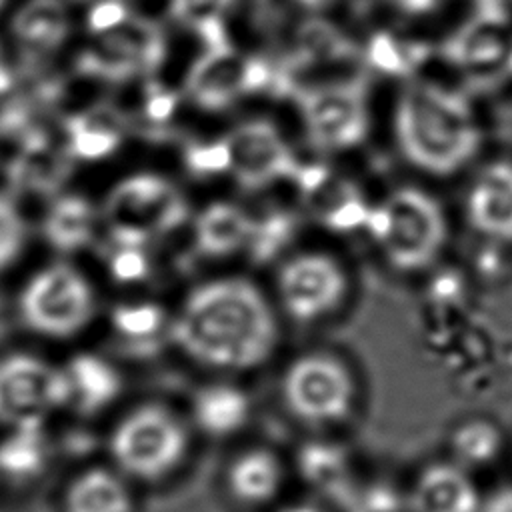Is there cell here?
Segmentation results:
<instances>
[{
	"label": "cell",
	"instance_id": "7a4b0ae2",
	"mask_svg": "<svg viewBox=\"0 0 512 512\" xmlns=\"http://www.w3.org/2000/svg\"><path fill=\"white\" fill-rule=\"evenodd\" d=\"M392 140L402 160L420 174L446 178L480 152L484 128L474 102L438 80H408L392 104Z\"/></svg>",
	"mask_w": 512,
	"mask_h": 512
},
{
	"label": "cell",
	"instance_id": "8fae6325",
	"mask_svg": "<svg viewBox=\"0 0 512 512\" xmlns=\"http://www.w3.org/2000/svg\"><path fill=\"white\" fill-rule=\"evenodd\" d=\"M68 404L70 390L62 366L32 354H10L0 360V424L42 426Z\"/></svg>",
	"mask_w": 512,
	"mask_h": 512
},
{
	"label": "cell",
	"instance_id": "9a60e30c",
	"mask_svg": "<svg viewBox=\"0 0 512 512\" xmlns=\"http://www.w3.org/2000/svg\"><path fill=\"white\" fill-rule=\"evenodd\" d=\"M298 194L332 230L364 228L370 206L360 188L324 162H300L294 176Z\"/></svg>",
	"mask_w": 512,
	"mask_h": 512
},
{
	"label": "cell",
	"instance_id": "d4e9b609",
	"mask_svg": "<svg viewBox=\"0 0 512 512\" xmlns=\"http://www.w3.org/2000/svg\"><path fill=\"white\" fill-rule=\"evenodd\" d=\"M502 432L488 418L462 420L450 434L452 462L464 470L492 464L502 450Z\"/></svg>",
	"mask_w": 512,
	"mask_h": 512
},
{
	"label": "cell",
	"instance_id": "30bf717a",
	"mask_svg": "<svg viewBox=\"0 0 512 512\" xmlns=\"http://www.w3.org/2000/svg\"><path fill=\"white\" fill-rule=\"evenodd\" d=\"M224 176L246 190L292 180L300 160L286 134L268 118H246L220 136Z\"/></svg>",
	"mask_w": 512,
	"mask_h": 512
},
{
	"label": "cell",
	"instance_id": "6da1fadb",
	"mask_svg": "<svg viewBox=\"0 0 512 512\" xmlns=\"http://www.w3.org/2000/svg\"><path fill=\"white\" fill-rule=\"evenodd\" d=\"M168 336L202 366L242 372L270 358L278 342V322L256 284L228 276L192 288L168 320Z\"/></svg>",
	"mask_w": 512,
	"mask_h": 512
},
{
	"label": "cell",
	"instance_id": "1f68e13d",
	"mask_svg": "<svg viewBox=\"0 0 512 512\" xmlns=\"http://www.w3.org/2000/svg\"><path fill=\"white\" fill-rule=\"evenodd\" d=\"M286 2L306 18H324L328 12H332L336 6L342 4V0H286Z\"/></svg>",
	"mask_w": 512,
	"mask_h": 512
},
{
	"label": "cell",
	"instance_id": "4316f807",
	"mask_svg": "<svg viewBox=\"0 0 512 512\" xmlns=\"http://www.w3.org/2000/svg\"><path fill=\"white\" fill-rule=\"evenodd\" d=\"M46 458L42 426L10 428V434L0 442V470L24 478L38 472Z\"/></svg>",
	"mask_w": 512,
	"mask_h": 512
},
{
	"label": "cell",
	"instance_id": "ba28073f",
	"mask_svg": "<svg viewBox=\"0 0 512 512\" xmlns=\"http://www.w3.org/2000/svg\"><path fill=\"white\" fill-rule=\"evenodd\" d=\"M94 310L96 298L90 280L68 262L36 270L18 298L24 326L52 340L80 334L90 324Z\"/></svg>",
	"mask_w": 512,
	"mask_h": 512
},
{
	"label": "cell",
	"instance_id": "603a6c76",
	"mask_svg": "<svg viewBox=\"0 0 512 512\" xmlns=\"http://www.w3.org/2000/svg\"><path fill=\"white\" fill-rule=\"evenodd\" d=\"M192 420L212 438L232 436L250 420V398L234 384L202 386L192 398Z\"/></svg>",
	"mask_w": 512,
	"mask_h": 512
},
{
	"label": "cell",
	"instance_id": "e0dca14e",
	"mask_svg": "<svg viewBox=\"0 0 512 512\" xmlns=\"http://www.w3.org/2000/svg\"><path fill=\"white\" fill-rule=\"evenodd\" d=\"M408 504L412 512H478L480 494L470 472L448 460L418 472Z\"/></svg>",
	"mask_w": 512,
	"mask_h": 512
},
{
	"label": "cell",
	"instance_id": "83f0119b",
	"mask_svg": "<svg viewBox=\"0 0 512 512\" xmlns=\"http://www.w3.org/2000/svg\"><path fill=\"white\" fill-rule=\"evenodd\" d=\"M28 238L26 218L12 192L0 188V272L10 268L22 254Z\"/></svg>",
	"mask_w": 512,
	"mask_h": 512
},
{
	"label": "cell",
	"instance_id": "ac0fdd59",
	"mask_svg": "<svg viewBox=\"0 0 512 512\" xmlns=\"http://www.w3.org/2000/svg\"><path fill=\"white\" fill-rule=\"evenodd\" d=\"M256 216L244 206L228 200L206 204L192 222V240L198 254L226 258L252 244Z\"/></svg>",
	"mask_w": 512,
	"mask_h": 512
},
{
	"label": "cell",
	"instance_id": "4fadbf2b",
	"mask_svg": "<svg viewBox=\"0 0 512 512\" xmlns=\"http://www.w3.org/2000/svg\"><path fill=\"white\" fill-rule=\"evenodd\" d=\"M260 64L226 40L208 44L186 74L184 94L204 110H224L250 96L264 80Z\"/></svg>",
	"mask_w": 512,
	"mask_h": 512
},
{
	"label": "cell",
	"instance_id": "5bb4252c",
	"mask_svg": "<svg viewBox=\"0 0 512 512\" xmlns=\"http://www.w3.org/2000/svg\"><path fill=\"white\" fill-rule=\"evenodd\" d=\"M468 228L490 244H512V160L482 164L464 194Z\"/></svg>",
	"mask_w": 512,
	"mask_h": 512
},
{
	"label": "cell",
	"instance_id": "f546056e",
	"mask_svg": "<svg viewBox=\"0 0 512 512\" xmlns=\"http://www.w3.org/2000/svg\"><path fill=\"white\" fill-rule=\"evenodd\" d=\"M112 244V256H110V268L114 278L118 280H140L148 270L146 260V246L136 244H122V242H110Z\"/></svg>",
	"mask_w": 512,
	"mask_h": 512
},
{
	"label": "cell",
	"instance_id": "9c48e42d",
	"mask_svg": "<svg viewBox=\"0 0 512 512\" xmlns=\"http://www.w3.org/2000/svg\"><path fill=\"white\" fill-rule=\"evenodd\" d=\"M286 410L310 426L346 420L356 404L352 370L334 354L308 352L294 358L280 382Z\"/></svg>",
	"mask_w": 512,
	"mask_h": 512
},
{
	"label": "cell",
	"instance_id": "8992f818",
	"mask_svg": "<svg viewBox=\"0 0 512 512\" xmlns=\"http://www.w3.org/2000/svg\"><path fill=\"white\" fill-rule=\"evenodd\" d=\"M294 104L306 142L322 156L358 150L370 134V98L358 74L308 82L296 90Z\"/></svg>",
	"mask_w": 512,
	"mask_h": 512
},
{
	"label": "cell",
	"instance_id": "7c38bea8",
	"mask_svg": "<svg viewBox=\"0 0 512 512\" xmlns=\"http://www.w3.org/2000/svg\"><path fill=\"white\" fill-rule=\"evenodd\" d=\"M276 290L282 310L292 320L310 324L342 304L348 294V276L334 256L300 252L280 266Z\"/></svg>",
	"mask_w": 512,
	"mask_h": 512
},
{
	"label": "cell",
	"instance_id": "5b68a950",
	"mask_svg": "<svg viewBox=\"0 0 512 512\" xmlns=\"http://www.w3.org/2000/svg\"><path fill=\"white\" fill-rule=\"evenodd\" d=\"M98 210L110 242L136 246L176 232L190 216L180 184L156 170H136L118 178Z\"/></svg>",
	"mask_w": 512,
	"mask_h": 512
},
{
	"label": "cell",
	"instance_id": "52a82bcc",
	"mask_svg": "<svg viewBox=\"0 0 512 512\" xmlns=\"http://www.w3.org/2000/svg\"><path fill=\"white\" fill-rule=\"evenodd\" d=\"M108 448L120 474L150 482L184 460L188 432L172 410L150 402L130 410L114 426Z\"/></svg>",
	"mask_w": 512,
	"mask_h": 512
},
{
	"label": "cell",
	"instance_id": "d6a6232c",
	"mask_svg": "<svg viewBox=\"0 0 512 512\" xmlns=\"http://www.w3.org/2000/svg\"><path fill=\"white\" fill-rule=\"evenodd\" d=\"M282 512H322V510H318L314 506H308V504H298V506H288Z\"/></svg>",
	"mask_w": 512,
	"mask_h": 512
},
{
	"label": "cell",
	"instance_id": "d6986e66",
	"mask_svg": "<svg viewBox=\"0 0 512 512\" xmlns=\"http://www.w3.org/2000/svg\"><path fill=\"white\" fill-rule=\"evenodd\" d=\"M100 226L98 206L80 192L54 194L42 218L44 240L64 256L88 248Z\"/></svg>",
	"mask_w": 512,
	"mask_h": 512
},
{
	"label": "cell",
	"instance_id": "2e32d148",
	"mask_svg": "<svg viewBox=\"0 0 512 512\" xmlns=\"http://www.w3.org/2000/svg\"><path fill=\"white\" fill-rule=\"evenodd\" d=\"M10 28L24 56L44 60L58 54L68 44L74 18L68 0H26L12 14Z\"/></svg>",
	"mask_w": 512,
	"mask_h": 512
},
{
	"label": "cell",
	"instance_id": "3957f363",
	"mask_svg": "<svg viewBox=\"0 0 512 512\" xmlns=\"http://www.w3.org/2000/svg\"><path fill=\"white\" fill-rule=\"evenodd\" d=\"M364 230L400 272L432 266L444 250L448 222L440 202L418 186H398L370 206Z\"/></svg>",
	"mask_w": 512,
	"mask_h": 512
},
{
	"label": "cell",
	"instance_id": "f1b7e54d",
	"mask_svg": "<svg viewBox=\"0 0 512 512\" xmlns=\"http://www.w3.org/2000/svg\"><path fill=\"white\" fill-rule=\"evenodd\" d=\"M162 324L164 314L154 304L118 306V310L114 312V328L118 336L126 338L128 342H142L154 336Z\"/></svg>",
	"mask_w": 512,
	"mask_h": 512
},
{
	"label": "cell",
	"instance_id": "484cf974",
	"mask_svg": "<svg viewBox=\"0 0 512 512\" xmlns=\"http://www.w3.org/2000/svg\"><path fill=\"white\" fill-rule=\"evenodd\" d=\"M236 0H168V18L178 28L204 38L208 44L224 42V24Z\"/></svg>",
	"mask_w": 512,
	"mask_h": 512
},
{
	"label": "cell",
	"instance_id": "277c9868",
	"mask_svg": "<svg viewBox=\"0 0 512 512\" xmlns=\"http://www.w3.org/2000/svg\"><path fill=\"white\" fill-rule=\"evenodd\" d=\"M84 36L82 68L104 80L150 74L164 56L162 30L126 0H94L84 16Z\"/></svg>",
	"mask_w": 512,
	"mask_h": 512
},
{
	"label": "cell",
	"instance_id": "7402d4cb",
	"mask_svg": "<svg viewBox=\"0 0 512 512\" xmlns=\"http://www.w3.org/2000/svg\"><path fill=\"white\" fill-rule=\"evenodd\" d=\"M282 462L268 448H248L226 470V486L242 504H266L282 488Z\"/></svg>",
	"mask_w": 512,
	"mask_h": 512
},
{
	"label": "cell",
	"instance_id": "4dcf8cb0",
	"mask_svg": "<svg viewBox=\"0 0 512 512\" xmlns=\"http://www.w3.org/2000/svg\"><path fill=\"white\" fill-rule=\"evenodd\" d=\"M388 6L406 18H426L434 14L444 0H386Z\"/></svg>",
	"mask_w": 512,
	"mask_h": 512
},
{
	"label": "cell",
	"instance_id": "44dd1931",
	"mask_svg": "<svg viewBox=\"0 0 512 512\" xmlns=\"http://www.w3.org/2000/svg\"><path fill=\"white\" fill-rule=\"evenodd\" d=\"M62 368L68 380L70 406L84 414L100 412L122 392L118 370L94 352H78Z\"/></svg>",
	"mask_w": 512,
	"mask_h": 512
},
{
	"label": "cell",
	"instance_id": "cb8c5ba5",
	"mask_svg": "<svg viewBox=\"0 0 512 512\" xmlns=\"http://www.w3.org/2000/svg\"><path fill=\"white\" fill-rule=\"evenodd\" d=\"M62 506L64 512H132L134 498L118 472L90 468L68 484Z\"/></svg>",
	"mask_w": 512,
	"mask_h": 512
},
{
	"label": "cell",
	"instance_id": "ffe728a7",
	"mask_svg": "<svg viewBox=\"0 0 512 512\" xmlns=\"http://www.w3.org/2000/svg\"><path fill=\"white\" fill-rule=\"evenodd\" d=\"M126 116L112 106H92L70 116L62 130V142L74 162L100 160L114 154L128 130Z\"/></svg>",
	"mask_w": 512,
	"mask_h": 512
}]
</instances>
